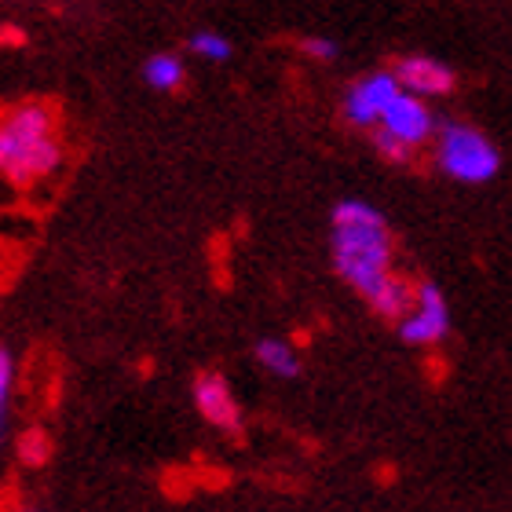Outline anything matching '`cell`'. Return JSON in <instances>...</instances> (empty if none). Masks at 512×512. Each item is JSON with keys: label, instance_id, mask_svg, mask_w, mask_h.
<instances>
[{"label": "cell", "instance_id": "e0dca14e", "mask_svg": "<svg viewBox=\"0 0 512 512\" xmlns=\"http://www.w3.org/2000/svg\"><path fill=\"white\" fill-rule=\"evenodd\" d=\"M26 37H22L15 26H0V44H22Z\"/></svg>", "mask_w": 512, "mask_h": 512}, {"label": "cell", "instance_id": "30bf717a", "mask_svg": "<svg viewBox=\"0 0 512 512\" xmlns=\"http://www.w3.org/2000/svg\"><path fill=\"white\" fill-rule=\"evenodd\" d=\"M256 363L275 377H297L300 374V359H297V352H293V344L278 341V337H264V341L256 344Z\"/></svg>", "mask_w": 512, "mask_h": 512}, {"label": "cell", "instance_id": "2e32d148", "mask_svg": "<svg viewBox=\"0 0 512 512\" xmlns=\"http://www.w3.org/2000/svg\"><path fill=\"white\" fill-rule=\"evenodd\" d=\"M300 52L311 55V59H319V63H330L333 55H337V41H330V37H304V41H300Z\"/></svg>", "mask_w": 512, "mask_h": 512}, {"label": "cell", "instance_id": "277c9868", "mask_svg": "<svg viewBox=\"0 0 512 512\" xmlns=\"http://www.w3.org/2000/svg\"><path fill=\"white\" fill-rule=\"evenodd\" d=\"M450 330V308L447 297L436 282H421L417 286V300L410 315L399 322V333H403L406 344H436L443 341Z\"/></svg>", "mask_w": 512, "mask_h": 512}, {"label": "cell", "instance_id": "9a60e30c", "mask_svg": "<svg viewBox=\"0 0 512 512\" xmlns=\"http://www.w3.org/2000/svg\"><path fill=\"white\" fill-rule=\"evenodd\" d=\"M19 458L26 461V465H41V461L48 458V436H44L41 428H30V432H22Z\"/></svg>", "mask_w": 512, "mask_h": 512}, {"label": "cell", "instance_id": "7a4b0ae2", "mask_svg": "<svg viewBox=\"0 0 512 512\" xmlns=\"http://www.w3.org/2000/svg\"><path fill=\"white\" fill-rule=\"evenodd\" d=\"M63 161L55 136V114L48 103H22L0 121V176L11 187H33L48 180Z\"/></svg>", "mask_w": 512, "mask_h": 512}, {"label": "cell", "instance_id": "7c38bea8", "mask_svg": "<svg viewBox=\"0 0 512 512\" xmlns=\"http://www.w3.org/2000/svg\"><path fill=\"white\" fill-rule=\"evenodd\" d=\"M11 392H15V359L0 348V443H4V428H8Z\"/></svg>", "mask_w": 512, "mask_h": 512}, {"label": "cell", "instance_id": "52a82bcc", "mask_svg": "<svg viewBox=\"0 0 512 512\" xmlns=\"http://www.w3.org/2000/svg\"><path fill=\"white\" fill-rule=\"evenodd\" d=\"M377 128H384V132L399 136L403 143L417 147V143H425V139L436 132V118H432V110L425 107V99L410 96V92H399V96L392 99V107L384 110V118Z\"/></svg>", "mask_w": 512, "mask_h": 512}, {"label": "cell", "instance_id": "3957f363", "mask_svg": "<svg viewBox=\"0 0 512 512\" xmlns=\"http://www.w3.org/2000/svg\"><path fill=\"white\" fill-rule=\"evenodd\" d=\"M436 165L458 183H487L502 169V154L480 128L447 121V125H439Z\"/></svg>", "mask_w": 512, "mask_h": 512}, {"label": "cell", "instance_id": "4fadbf2b", "mask_svg": "<svg viewBox=\"0 0 512 512\" xmlns=\"http://www.w3.org/2000/svg\"><path fill=\"white\" fill-rule=\"evenodd\" d=\"M374 147H377V154H381L384 161H392V165H406V161L414 158V147L403 143L399 136H392V132H384V128L374 132Z\"/></svg>", "mask_w": 512, "mask_h": 512}, {"label": "cell", "instance_id": "8fae6325", "mask_svg": "<svg viewBox=\"0 0 512 512\" xmlns=\"http://www.w3.org/2000/svg\"><path fill=\"white\" fill-rule=\"evenodd\" d=\"M143 77L158 92H176L183 85V63L176 55H150L147 63H143Z\"/></svg>", "mask_w": 512, "mask_h": 512}, {"label": "cell", "instance_id": "8992f818", "mask_svg": "<svg viewBox=\"0 0 512 512\" xmlns=\"http://www.w3.org/2000/svg\"><path fill=\"white\" fill-rule=\"evenodd\" d=\"M194 406H198V414L213 428H220V432H238V428H242L238 399H235V392H231V384L220 374H202L194 381Z\"/></svg>", "mask_w": 512, "mask_h": 512}, {"label": "cell", "instance_id": "9c48e42d", "mask_svg": "<svg viewBox=\"0 0 512 512\" xmlns=\"http://www.w3.org/2000/svg\"><path fill=\"white\" fill-rule=\"evenodd\" d=\"M414 300H417V286H410L406 278L392 275L381 289H377L374 297H370V308H374L381 319L403 322L406 315H410V308H414Z\"/></svg>", "mask_w": 512, "mask_h": 512}, {"label": "cell", "instance_id": "6da1fadb", "mask_svg": "<svg viewBox=\"0 0 512 512\" xmlns=\"http://www.w3.org/2000/svg\"><path fill=\"white\" fill-rule=\"evenodd\" d=\"M333 267L366 300L392 278L388 224L370 202L348 198L333 209Z\"/></svg>", "mask_w": 512, "mask_h": 512}, {"label": "cell", "instance_id": "5bb4252c", "mask_svg": "<svg viewBox=\"0 0 512 512\" xmlns=\"http://www.w3.org/2000/svg\"><path fill=\"white\" fill-rule=\"evenodd\" d=\"M191 52L205 55V59H213V63H224L227 55H231V41L227 37H220V33L213 30H202L191 37Z\"/></svg>", "mask_w": 512, "mask_h": 512}, {"label": "cell", "instance_id": "ba28073f", "mask_svg": "<svg viewBox=\"0 0 512 512\" xmlns=\"http://www.w3.org/2000/svg\"><path fill=\"white\" fill-rule=\"evenodd\" d=\"M395 77H399L403 92H410L417 99L447 96L450 88H454V70L443 66L439 59H432V55H406V59H399L395 63Z\"/></svg>", "mask_w": 512, "mask_h": 512}, {"label": "cell", "instance_id": "5b68a950", "mask_svg": "<svg viewBox=\"0 0 512 512\" xmlns=\"http://www.w3.org/2000/svg\"><path fill=\"white\" fill-rule=\"evenodd\" d=\"M403 92L399 85V77L395 70H384V74H370L363 81H355L348 88V96H344V118L352 121V125H381L384 110L392 107V99Z\"/></svg>", "mask_w": 512, "mask_h": 512}]
</instances>
